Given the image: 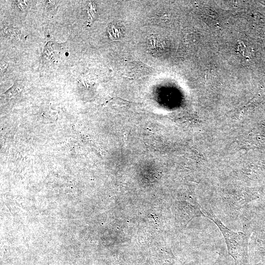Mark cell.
<instances>
[{
    "mask_svg": "<svg viewBox=\"0 0 265 265\" xmlns=\"http://www.w3.org/2000/svg\"><path fill=\"white\" fill-rule=\"evenodd\" d=\"M203 216L212 221L222 233L227 251L234 260L235 265H249L248 256V236L241 232L230 230L211 211L203 209Z\"/></svg>",
    "mask_w": 265,
    "mask_h": 265,
    "instance_id": "obj_1",
    "label": "cell"
}]
</instances>
